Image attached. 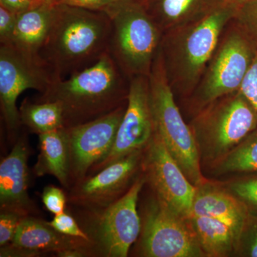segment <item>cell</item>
Returning a JSON list of instances; mask_svg holds the SVG:
<instances>
[{"mask_svg":"<svg viewBox=\"0 0 257 257\" xmlns=\"http://www.w3.org/2000/svg\"><path fill=\"white\" fill-rule=\"evenodd\" d=\"M140 253L146 257H205L189 219L158 199L147 207L142 226Z\"/></svg>","mask_w":257,"mask_h":257,"instance_id":"obj_8","label":"cell"},{"mask_svg":"<svg viewBox=\"0 0 257 257\" xmlns=\"http://www.w3.org/2000/svg\"><path fill=\"white\" fill-rule=\"evenodd\" d=\"M145 179H138L122 197L104 211L98 224L97 236L109 256L126 257L142 231L139 216V195Z\"/></svg>","mask_w":257,"mask_h":257,"instance_id":"obj_13","label":"cell"},{"mask_svg":"<svg viewBox=\"0 0 257 257\" xmlns=\"http://www.w3.org/2000/svg\"><path fill=\"white\" fill-rule=\"evenodd\" d=\"M47 224L60 234L69 237L89 241L87 235L79 228L74 218L67 213L63 212L55 215L53 219L50 222H47Z\"/></svg>","mask_w":257,"mask_h":257,"instance_id":"obj_27","label":"cell"},{"mask_svg":"<svg viewBox=\"0 0 257 257\" xmlns=\"http://www.w3.org/2000/svg\"><path fill=\"white\" fill-rule=\"evenodd\" d=\"M126 104L104 116L67 127L70 152V170L77 177L85 175L107 156L114 145L124 116Z\"/></svg>","mask_w":257,"mask_h":257,"instance_id":"obj_12","label":"cell"},{"mask_svg":"<svg viewBox=\"0 0 257 257\" xmlns=\"http://www.w3.org/2000/svg\"><path fill=\"white\" fill-rule=\"evenodd\" d=\"M42 198L45 207L52 214L57 215L64 212L66 197L62 189L48 186L44 189Z\"/></svg>","mask_w":257,"mask_h":257,"instance_id":"obj_30","label":"cell"},{"mask_svg":"<svg viewBox=\"0 0 257 257\" xmlns=\"http://www.w3.org/2000/svg\"><path fill=\"white\" fill-rule=\"evenodd\" d=\"M208 168L214 176L257 173V130Z\"/></svg>","mask_w":257,"mask_h":257,"instance_id":"obj_23","label":"cell"},{"mask_svg":"<svg viewBox=\"0 0 257 257\" xmlns=\"http://www.w3.org/2000/svg\"><path fill=\"white\" fill-rule=\"evenodd\" d=\"M236 11L221 3L202 18L164 32L160 49L175 94L192 95Z\"/></svg>","mask_w":257,"mask_h":257,"instance_id":"obj_2","label":"cell"},{"mask_svg":"<svg viewBox=\"0 0 257 257\" xmlns=\"http://www.w3.org/2000/svg\"><path fill=\"white\" fill-rule=\"evenodd\" d=\"M121 0H59L55 4L68 5L94 11L105 12Z\"/></svg>","mask_w":257,"mask_h":257,"instance_id":"obj_32","label":"cell"},{"mask_svg":"<svg viewBox=\"0 0 257 257\" xmlns=\"http://www.w3.org/2000/svg\"><path fill=\"white\" fill-rule=\"evenodd\" d=\"M146 148L147 177L157 199L171 210L189 219L197 187L189 180L155 133Z\"/></svg>","mask_w":257,"mask_h":257,"instance_id":"obj_10","label":"cell"},{"mask_svg":"<svg viewBox=\"0 0 257 257\" xmlns=\"http://www.w3.org/2000/svg\"><path fill=\"white\" fill-rule=\"evenodd\" d=\"M130 79L106 52L95 63L52 83L38 101H58L65 127L92 121L126 104Z\"/></svg>","mask_w":257,"mask_h":257,"instance_id":"obj_3","label":"cell"},{"mask_svg":"<svg viewBox=\"0 0 257 257\" xmlns=\"http://www.w3.org/2000/svg\"><path fill=\"white\" fill-rule=\"evenodd\" d=\"M235 256L257 257V214H250L238 239Z\"/></svg>","mask_w":257,"mask_h":257,"instance_id":"obj_25","label":"cell"},{"mask_svg":"<svg viewBox=\"0 0 257 257\" xmlns=\"http://www.w3.org/2000/svg\"><path fill=\"white\" fill-rule=\"evenodd\" d=\"M29 151L26 141L20 140L0 164V204L3 210L25 215L31 209L28 195Z\"/></svg>","mask_w":257,"mask_h":257,"instance_id":"obj_15","label":"cell"},{"mask_svg":"<svg viewBox=\"0 0 257 257\" xmlns=\"http://www.w3.org/2000/svg\"><path fill=\"white\" fill-rule=\"evenodd\" d=\"M256 53V44L231 20L200 82L187 99L194 114L219 98L240 90Z\"/></svg>","mask_w":257,"mask_h":257,"instance_id":"obj_7","label":"cell"},{"mask_svg":"<svg viewBox=\"0 0 257 257\" xmlns=\"http://www.w3.org/2000/svg\"><path fill=\"white\" fill-rule=\"evenodd\" d=\"M111 32L110 18L104 12L55 4L42 60L56 78H66L108 52Z\"/></svg>","mask_w":257,"mask_h":257,"instance_id":"obj_1","label":"cell"},{"mask_svg":"<svg viewBox=\"0 0 257 257\" xmlns=\"http://www.w3.org/2000/svg\"><path fill=\"white\" fill-rule=\"evenodd\" d=\"M240 91L257 111V53L251 67L243 79Z\"/></svg>","mask_w":257,"mask_h":257,"instance_id":"obj_31","label":"cell"},{"mask_svg":"<svg viewBox=\"0 0 257 257\" xmlns=\"http://www.w3.org/2000/svg\"><path fill=\"white\" fill-rule=\"evenodd\" d=\"M22 215L14 211L3 210L0 215V245L7 246L14 239Z\"/></svg>","mask_w":257,"mask_h":257,"instance_id":"obj_28","label":"cell"},{"mask_svg":"<svg viewBox=\"0 0 257 257\" xmlns=\"http://www.w3.org/2000/svg\"><path fill=\"white\" fill-rule=\"evenodd\" d=\"M104 13L111 23L109 55L128 79L149 77L163 32L143 0H121Z\"/></svg>","mask_w":257,"mask_h":257,"instance_id":"obj_5","label":"cell"},{"mask_svg":"<svg viewBox=\"0 0 257 257\" xmlns=\"http://www.w3.org/2000/svg\"><path fill=\"white\" fill-rule=\"evenodd\" d=\"M50 1L51 0H0V5L20 14L29 10L36 9Z\"/></svg>","mask_w":257,"mask_h":257,"instance_id":"obj_33","label":"cell"},{"mask_svg":"<svg viewBox=\"0 0 257 257\" xmlns=\"http://www.w3.org/2000/svg\"><path fill=\"white\" fill-rule=\"evenodd\" d=\"M189 220L205 257L235 256L238 238L229 226L214 218L194 214Z\"/></svg>","mask_w":257,"mask_h":257,"instance_id":"obj_21","label":"cell"},{"mask_svg":"<svg viewBox=\"0 0 257 257\" xmlns=\"http://www.w3.org/2000/svg\"><path fill=\"white\" fill-rule=\"evenodd\" d=\"M154 133L195 187L207 180L203 175L195 139L184 121L172 90L159 48L149 75Z\"/></svg>","mask_w":257,"mask_h":257,"instance_id":"obj_6","label":"cell"},{"mask_svg":"<svg viewBox=\"0 0 257 257\" xmlns=\"http://www.w3.org/2000/svg\"><path fill=\"white\" fill-rule=\"evenodd\" d=\"M142 151L106 166L97 175L88 179L79 187L76 199L85 203L102 204L121 191L136 172L142 159Z\"/></svg>","mask_w":257,"mask_h":257,"instance_id":"obj_17","label":"cell"},{"mask_svg":"<svg viewBox=\"0 0 257 257\" xmlns=\"http://www.w3.org/2000/svg\"><path fill=\"white\" fill-rule=\"evenodd\" d=\"M221 185L244 203L251 214H257V173L248 174Z\"/></svg>","mask_w":257,"mask_h":257,"instance_id":"obj_24","label":"cell"},{"mask_svg":"<svg viewBox=\"0 0 257 257\" xmlns=\"http://www.w3.org/2000/svg\"><path fill=\"white\" fill-rule=\"evenodd\" d=\"M51 1L53 2L54 3H57L59 0H51Z\"/></svg>","mask_w":257,"mask_h":257,"instance_id":"obj_35","label":"cell"},{"mask_svg":"<svg viewBox=\"0 0 257 257\" xmlns=\"http://www.w3.org/2000/svg\"><path fill=\"white\" fill-rule=\"evenodd\" d=\"M154 135V124L147 76L130 79L124 116L116 133L114 145L107 156L98 164L100 168L133 152L146 148Z\"/></svg>","mask_w":257,"mask_h":257,"instance_id":"obj_11","label":"cell"},{"mask_svg":"<svg viewBox=\"0 0 257 257\" xmlns=\"http://www.w3.org/2000/svg\"><path fill=\"white\" fill-rule=\"evenodd\" d=\"M248 0H224V3H226V4H229L231 5H233L235 8H239L240 6L246 3V2H248Z\"/></svg>","mask_w":257,"mask_h":257,"instance_id":"obj_34","label":"cell"},{"mask_svg":"<svg viewBox=\"0 0 257 257\" xmlns=\"http://www.w3.org/2000/svg\"><path fill=\"white\" fill-rule=\"evenodd\" d=\"M232 20L257 45V0H248L237 8Z\"/></svg>","mask_w":257,"mask_h":257,"instance_id":"obj_26","label":"cell"},{"mask_svg":"<svg viewBox=\"0 0 257 257\" xmlns=\"http://www.w3.org/2000/svg\"><path fill=\"white\" fill-rule=\"evenodd\" d=\"M40 155L35 165L38 176L52 175L67 185L70 170V152L67 127L39 135Z\"/></svg>","mask_w":257,"mask_h":257,"instance_id":"obj_20","label":"cell"},{"mask_svg":"<svg viewBox=\"0 0 257 257\" xmlns=\"http://www.w3.org/2000/svg\"><path fill=\"white\" fill-rule=\"evenodd\" d=\"M219 1H220L221 3H224V0H219Z\"/></svg>","mask_w":257,"mask_h":257,"instance_id":"obj_36","label":"cell"},{"mask_svg":"<svg viewBox=\"0 0 257 257\" xmlns=\"http://www.w3.org/2000/svg\"><path fill=\"white\" fill-rule=\"evenodd\" d=\"M192 214L221 221L233 230L239 239L251 213L244 203L222 185L207 180L197 187Z\"/></svg>","mask_w":257,"mask_h":257,"instance_id":"obj_14","label":"cell"},{"mask_svg":"<svg viewBox=\"0 0 257 257\" xmlns=\"http://www.w3.org/2000/svg\"><path fill=\"white\" fill-rule=\"evenodd\" d=\"M189 125L201 164L209 167L257 130V111L239 90L204 106Z\"/></svg>","mask_w":257,"mask_h":257,"instance_id":"obj_4","label":"cell"},{"mask_svg":"<svg viewBox=\"0 0 257 257\" xmlns=\"http://www.w3.org/2000/svg\"><path fill=\"white\" fill-rule=\"evenodd\" d=\"M162 32L202 18L221 4L219 0H143Z\"/></svg>","mask_w":257,"mask_h":257,"instance_id":"obj_18","label":"cell"},{"mask_svg":"<svg viewBox=\"0 0 257 257\" xmlns=\"http://www.w3.org/2000/svg\"><path fill=\"white\" fill-rule=\"evenodd\" d=\"M56 80L47 66L27 60L11 45H0V103L9 130H17L21 123L17 106L20 94L30 89L43 94Z\"/></svg>","mask_w":257,"mask_h":257,"instance_id":"obj_9","label":"cell"},{"mask_svg":"<svg viewBox=\"0 0 257 257\" xmlns=\"http://www.w3.org/2000/svg\"><path fill=\"white\" fill-rule=\"evenodd\" d=\"M18 15V13L0 5V45L11 43Z\"/></svg>","mask_w":257,"mask_h":257,"instance_id":"obj_29","label":"cell"},{"mask_svg":"<svg viewBox=\"0 0 257 257\" xmlns=\"http://www.w3.org/2000/svg\"><path fill=\"white\" fill-rule=\"evenodd\" d=\"M19 112L22 124L38 135L65 127L63 107L58 101L33 103L25 99Z\"/></svg>","mask_w":257,"mask_h":257,"instance_id":"obj_22","label":"cell"},{"mask_svg":"<svg viewBox=\"0 0 257 257\" xmlns=\"http://www.w3.org/2000/svg\"><path fill=\"white\" fill-rule=\"evenodd\" d=\"M69 236L57 232L47 222L33 217H23L18 225L13 248L24 253L56 251L57 253L69 249H77Z\"/></svg>","mask_w":257,"mask_h":257,"instance_id":"obj_19","label":"cell"},{"mask_svg":"<svg viewBox=\"0 0 257 257\" xmlns=\"http://www.w3.org/2000/svg\"><path fill=\"white\" fill-rule=\"evenodd\" d=\"M55 7V3L50 1L18 15L11 43L8 45L33 63L47 66L41 51L50 32Z\"/></svg>","mask_w":257,"mask_h":257,"instance_id":"obj_16","label":"cell"}]
</instances>
